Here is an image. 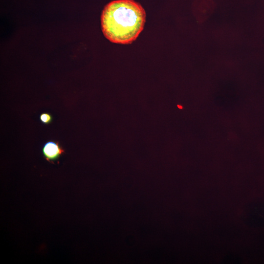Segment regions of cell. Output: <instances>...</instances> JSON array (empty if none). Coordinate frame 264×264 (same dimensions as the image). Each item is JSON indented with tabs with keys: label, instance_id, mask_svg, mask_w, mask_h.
Wrapping results in <instances>:
<instances>
[{
	"label": "cell",
	"instance_id": "obj_1",
	"mask_svg": "<svg viewBox=\"0 0 264 264\" xmlns=\"http://www.w3.org/2000/svg\"><path fill=\"white\" fill-rule=\"evenodd\" d=\"M146 12L133 0H113L104 7L101 17V27L105 37L110 42L130 44L143 30Z\"/></svg>",
	"mask_w": 264,
	"mask_h": 264
},
{
	"label": "cell",
	"instance_id": "obj_2",
	"mask_svg": "<svg viewBox=\"0 0 264 264\" xmlns=\"http://www.w3.org/2000/svg\"><path fill=\"white\" fill-rule=\"evenodd\" d=\"M65 149L60 146L58 141H48L42 148V153L47 161L54 163L64 153Z\"/></svg>",
	"mask_w": 264,
	"mask_h": 264
},
{
	"label": "cell",
	"instance_id": "obj_3",
	"mask_svg": "<svg viewBox=\"0 0 264 264\" xmlns=\"http://www.w3.org/2000/svg\"><path fill=\"white\" fill-rule=\"evenodd\" d=\"M204 0L201 6H199L196 11V16L199 23L205 22L211 15L213 11V7L210 3Z\"/></svg>",
	"mask_w": 264,
	"mask_h": 264
},
{
	"label": "cell",
	"instance_id": "obj_4",
	"mask_svg": "<svg viewBox=\"0 0 264 264\" xmlns=\"http://www.w3.org/2000/svg\"><path fill=\"white\" fill-rule=\"evenodd\" d=\"M40 120L44 124H50L53 120L52 116L48 112H43L40 115Z\"/></svg>",
	"mask_w": 264,
	"mask_h": 264
}]
</instances>
